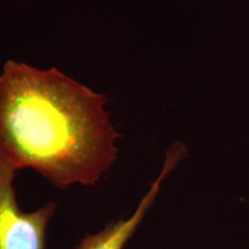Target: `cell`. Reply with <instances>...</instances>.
<instances>
[{"label": "cell", "mask_w": 249, "mask_h": 249, "mask_svg": "<svg viewBox=\"0 0 249 249\" xmlns=\"http://www.w3.org/2000/svg\"><path fill=\"white\" fill-rule=\"evenodd\" d=\"M17 172L0 148V249H45L46 227L57 204L48 202L35 211L21 210L14 188Z\"/></svg>", "instance_id": "cell-2"}, {"label": "cell", "mask_w": 249, "mask_h": 249, "mask_svg": "<svg viewBox=\"0 0 249 249\" xmlns=\"http://www.w3.org/2000/svg\"><path fill=\"white\" fill-rule=\"evenodd\" d=\"M107 103L57 68L9 59L0 73V148L15 170L60 189L96 185L119 152Z\"/></svg>", "instance_id": "cell-1"}, {"label": "cell", "mask_w": 249, "mask_h": 249, "mask_svg": "<svg viewBox=\"0 0 249 249\" xmlns=\"http://www.w3.org/2000/svg\"><path fill=\"white\" fill-rule=\"evenodd\" d=\"M186 147L182 143H174L166 152V157L157 179L151 183L147 194L142 197L140 203L128 218H120L118 220H111L107 226L98 233H87L82 240L76 245L75 249H124L127 241L136 232L140 224L144 219L149 208L154 204L160 192L161 183L166 177L176 169L180 160L185 157Z\"/></svg>", "instance_id": "cell-3"}]
</instances>
